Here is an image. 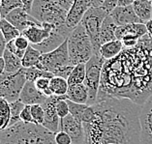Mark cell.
Instances as JSON below:
<instances>
[{"label":"cell","instance_id":"obj_26","mask_svg":"<svg viewBox=\"0 0 152 144\" xmlns=\"http://www.w3.org/2000/svg\"><path fill=\"white\" fill-rule=\"evenodd\" d=\"M3 59L5 61V73H16L23 68L21 64V59L14 53L10 52L8 49L5 50Z\"/></svg>","mask_w":152,"mask_h":144},{"label":"cell","instance_id":"obj_22","mask_svg":"<svg viewBox=\"0 0 152 144\" xmlns=\"http://www.w3.org/2000/svg\"><path fill=\"white\" fill-rule=\"evenodd\" d=\"M124 49L123 44L119 40H113L110 42H107L101 46L100 47V55L105 59L106 61L110 59L115 58L117 55L121 53V51Z\"/></svg>","mask_w":152,"mask_h":144},{"label":"cell","instance_id":"obj_25","mask_svg":"<svg viewBox=\"0 0 152 144\" xmlns=\"http://www.w3.org/2000/svg\"><path fill=\"white\" fill-rule=\"evenodd\" d=\"M41 55H42V53L30 45L28 47V49H26V51H25L24 56L21 59L23 67L25 69L37 67V65L39 64Z\"/></svg>","mask_w":152,"mask_h":144},{"label":"cell","instance_id":"obj_34","mask_svg":"<svg viewBox=\"0 0 152 144\" xmlns=\"http://www.w3.org/2000/svg\"><path fill=\"white\" fill-rule=\"evenodd\" d=\"M68 105H69V110L70 114L73 115L75 118H77V120L81 121L83 119V112L85 111V109L87 108V105H83V104H77V103L71 102L70 100H67Z\"/></svg>","mask_w":152,"mask_h":144},{"label":"cell","instance_id":"obj_33","mask_svg":"<svg viewBox=\"0 0 152 144\" xmlns=\"http://www.w3.org/2000/svg\"><path fill=\"white\" fill-rule=\"evenodd\" d=\"M18 8H23L21 0H2L0 5V13L2 15V17L5 18L9 13Z\"/></svg>","mask_w":152,"mask_h":144},{"label":"cell","instance_id":"obj_29","mask_svg":"<svg viewBox=\"0 0 152 144\" xmlns=\"http://www.w3.org/2000/svg\"><path fill=\"white\" fill-rule=\"evenodd\" d=\"M85 75H86V70H85V64H77L74 67L71 75L68 77V84L70 85H75V84H81L85 80Z\"/></svg>","mask_w":152,"mask_h":144},{"label":"cell","instance_id":"obj_5","mask_svg":"<svg viewBox=\"0 0 152 144\" xmlns=\"http://www.w3.org/2000/svg\"><path fill=\"white\" fill-rule=\"evenodd\" d=\"M67 42L70 65L86 64L94 54L91 40L81 24L73 29Z\"/></svg>","mask_w":152,"mask_h":144},{"label":"cell","instance_id":"obj_52","mask_svg":"<svg viewBox=\"0 0 152 144\" xmlns=\"http://www.w3.org/2000/svg\"><path fill=\"white\" fill-rule=\"evenodd\" d=\"M149 1H151V2H152V0H149Z\"/></svg>","mask_w":152,"mask_h":144},{"label":"cell","instance_id":"obj_43","mask_svg":"<svg viewBox=\"0 0 152 144\" xmlns=\"http://www.w3.org/2000/svg\"><path fill=\"white\" fill-rule=\"evenodd\" d=\"M6 47H7V42L4 38V36L1 32H0V57H3L4 52L6 50Z\"/></svg>","mask_w":152,"mask_h":144},{"label":"cell","instance_id":"obj_30","mask_svg":"<svg viewBox=\"0 0 152 144\" xmlns=\"http://www.w3.org/2000/svg\"><path fill=\"white\" fill-rule=\"evenodd\" d=\"M11 112L9 103L0 98V132L5 131L10 125Z\"/></svg>","mask_w":152,"mask_h":144},{"label":"cell","instance_id":"obj_6","mask_svg":"<svg viewBox=\"0 0 152 144\" xmlns=\"http://www.w3.org/2000/svg\"><path fill=\"white\" fill-rule=\"evenodd\" d=\"M106 60L100 54L94 53L89 61L85 64V70H86V75H85L84 84L87 87L89 98H88L87 105H93L97 103L98 92L100 88L102 79V72L103 67Z\"/></svg>","mask_w":152,"mask_h":144},{"label":"cell","instance_id":"obj_38","mask_svg":"<svg viewBox=\"0 0 152 144\" xmlns=\"http://www.w3.org/2000/svg\"><path fill=\"white\" fill-rule=\"evenodd\" d=\"M74 67H75V66H72V65L64 66V67L57 69L56 71L53 73V75L54 76H59V77H63V79H68V77L71 75Z\"/></svg>","mask_w":152,"mask_h":144},{"label":"cell","instance_id":"obj_23","mask_svg":"<svg viewBox=\"0 0 152 144\" xmlns=\"http://www.w3.org/2000/svg\"><path fill=\"white\" fill-rule=\"evenodd\" d=\"M132 6L142 23L145 24L152 18V2L149 0H136Z\"/></svg>","mask_w":152,"mask_h":144},{"label":"cell","instance_id":"obj_11","mask_svg":"<svg viewBox=\"0 0 152 144\" xmlns=\"http://www.w3.org/2000/svg\"><path fill=\"white\" fill-rule=\"evenodd\" d=\"M140 144H152V95L140 105Z\"/></svg>","mask_w":152,"mask_h":144},{"label":"cell","instance_id":"obj_46","mask_svg":"<svg viewBox=\"0 0 152 144\" xmlns=\"http://www.w3.org/2000/svg\"><path fill=\"white\" fill-rule=\"evenodd\" d=\"M145 26L147 30V35L149 36L150 38H152V18L145 23Z\"/></svg>","mask_w":152,"mask_h":144},{"label":"cell","instance_id":"obj_24","mask_svg":"<svg viewBox=\"0 0 152 144\" xmlns=\"http://www.w3.org/2000/svg\"><path fill=\"white\" fill-rule=\"evenodd\" d=\"M29 46H30V43L28 42V40L24 36L20 35L17 39L7 43L6 49H8L10 52L17 55L18 58L23 59L25 54V51H26Z\"/></svg>","mask_w":152,"mask_h":144},{"label":"cell","instance_id":"obj_16","mask_svg":"<svg viewBox=\"0 0 152 144\" xmlns=\"http://www.w3.org/2000/svg\"><path fill=\"white\" fill-rule=\"evenodd\" d=\"M147 34L144 23H131L117 26L115 36L119 41L123 40H140Z\"/></svg>","mask_w":152,"mask_h":144},{"label":"cell","instance_id":"obj_19","mask_svg":"<svg viewBox=\"0 0 152 144\" xmlns=\"http://www.w3.org/2000/svg\"><path fill=\"white\" fill-rule=\"evenodd\" d=\"M68 38H66L64 35H62L61 33H59L56 31V29L53 30L50 33V37L48 39H46L43 43L39 44V45L32 46L34 49L37 50H39L41 53H48L50 51L54 50L55 49H57L58 47H60L63 43L65 42Z\"/></svg>","mask_w":152,"mask_h":144},{"label":"cell","instance_id":"obj_2","mask_svg":"<svg viewBox=\"0 0 152 144\" xmlns=\"http://www.w3.org/2000/svg\"><path fill=\"white\" fill-rule=\"evenodd\" d=\"M93 108V119L83 123L84 144H140V105L126 98L107 97Z\"/></svg>","mask_w":152,"mask_h":144},{"label":"cell","instance_id":"obj_21","mask_svg":"<svg viewBox=\"0 0 152 144\" xmlns=\"http://www.w3.org/2000/svg\"><path fill=\"white\" fill-rule=\"evenodd\" d=\"M66 96H67V100H70L71 102L77 103V104L87 105L89 93H88V89L85 86V84L81 83L70 85Z\"/></svg>","mask_w":152,"mask_h":144},{"label":"cell","instance_id":"obj_37","mask_svg":"<svg viewBox=\"0 0 152 144\" xmlns=\"http://www.w3.org/2000/svg\"><path fill=\"white\" fill-rule=\"evenodd\" d=\"M56 112L58 114V116L60 119L65 118L66 116H68L70 114L69 110V105L67 103V99H62L60 101L57 102L56 104Z\"/></svg>","mask_w":152,"mask_h":144},{"label":"cell","instance_id":"obj_31","mask_svg":"<svg viewBox=\"0 0 152 144\" xmlns=\"http://www.w3.org/2000/svg\"><path fill=\"white\" fill-rule=\"evenodd\" d=\"M10 112H11V120H10V125L9 127L14 126V125L18 124V122H20V113L23 111V109L24 108L25 105L23 104L20 100H18L16 102L10 103ZM8 127V128H9Z\"/></svg>","mask_w":152,"mask_h":144},{"label":"cell","instance_id":"obj_45","mask_svg":"<svg viewBox=\"0 0 152 144\" xmlns=\"http://www.w3.org/2000/svg\"><path fill=\"white\" fill-rule=\"evenodd\" d=\"M135 1L136 0H118L117 6H131Z\"/></svg>","mask_w":152,"mask_h":144},{"label":"cell","instance_id":"obj_10","mask_svg":"<svg viewBox=\"0 0 152 144\" xmlns=\"http://www.w3.org/2000/svg\"><path fill=\"white\" fill-rule=\"evenodd\" d=\"M62 99H67V96H50L48 97L47 101L42 105L45 111V119H44L43 127H45L53 134L59 132L60 126V118L56 112V104Z\"/></svg>","mask_w":152,"mask_h":144},{"label":"cell","instance_id":"obj_27","mask_svg":"<svg viewBox=\"0 0 152 144\" xmlns=\"http://www.w3.org/2000/svg\"><path fill=\"white\" fill-rule=\"evenodd\" d=\"M50 88L53 95L55 96H66L69 89V84L67 79L59 76H53L50 79Z\"/></svg>","mask_w":152,"mask_h":144},{"label":"cell","instance_id":"obj_13","mask_svg":"<svg viewBox=\"0 0 152 144\" xmlns=\"http://www.w3.org/2000/svg\"><path fill=\"white\" fill-rule=\"evenodd\" d=\"M59 131L68 134L72 138L73 144H84L85 132L83 122L77 120L71 114L60 119Z\"/></svg>","mask_w":152,"mask_h":144},{"label":"cell","instance_id":"obj_42","mask_svg":"<svg viewBox=\"0 0 152 144\" xmlns=\"http://www.w3.org/2000/svg\"><path fill=\"white\" fill-rule=\"evenodd\" d=\"M54 1L56 2L61 8H63L68 12V11L71 9L72 5L74 4V2H75V0H54Z\"/></svg>","mask_w":152,"mask_h":144},{"label":"cell","instance_id":"obj_39","mask_svg":"<svg viewBox=\"0 0 152 144\" xmlns=\"http://www.w3.org/2000/svg\"><path fill=\"white\" fill-rule=\"evenodd\" d=\"M55 142L56 144H73L72 138L65 132L59 131L55 134Z\"/></svg>","mask_w":152,"mask_h":144},{"label":"cell","instance_id":"obj_17","mask_svg":"<svg viewBox=\"0 0 152 144\" xmlns=\"http://www.w3.org/2000/svg\"><path fill=\"white\" fill-rule=\"evenodd\" d=\"M47 99L48 97L37 89L34 82L26 81L18 100L25 105H43L47 101Z\"/></svg>","mask_w":152,"mask_h":144},{"label":"cell","instance_id":"obj_47","mask_svg":"<svg viewBox=\"0 0 152 144\" xmlns=\"http://www.w3.org/2000/svg\"><path fill=\"white\" fill-rule=\"evenodd\" d=\"M5 73V61L3 57H0V76Z\"/></svg>","mask_w":152,"mask_h":144},{"label":"cell","instance_id":"obj_9","mask_svg":"<svg viewBox=\"0 0 152 144\" xmlns=\"http://www.w3.org/2000/svg\"><path fill=\"white\" fill-rule=\"evenodd\" d=\"M68 65H70V60L68 52V42L66 40L57 49L50 51V52L41 55L39 64L37 65L36 68L53 73L57 69Z\"/></svg>","mask_w":152,"mask_h":144},{"label":"cell","instance_id":"obj_4","mask_svg":"<svg viewBox=\"0 0 152 144\" xmlns=\"http://www.w3.org/2000/svg\"><path fill=\"white\" fill-rule=\"evenodd\" d=\"M67 14V11L61 8L54 0H34L30 15L40 23L53 24L56 31L68 38L73 29L66 24Z\"/></svg>","mask_w":152,"mask_h":144},{"label":"cell","instance_id":"obj_50","mask_svg":"<svg viewBox=\"0 0 152 144\" xmlns=\"http://www.w3.org/2000/svg\"><path fill=\"white\" fill-rule=\"evenodd\" d=\"M1 1H2V0H0V5H1Z\"/></svg>","mask_w":152,"mask_h":144},{"label":"cell","instance_id":"obj_48","mask_svg":"<svg viewBox=\"0 0 152 144\" xmlns=\"http://www.w3.org/2000/svg\"><path fill=\"white\" fill-rule=\"evenodd\" d=\"M90 1H91V4L93 7H102L105 0H90Z\"/></svg>","mask_w":152,"mask_h":144},{"label":"cell","instance_id":"obj_32","mask_svg":"<svg viewBox=\"0 0 152 144\" xmlns=\"http://www.w3.org/2000/svg\"><path fill=\"white\" fill-rule=\"evenodd\" d=\"M25 76H26L27 81H32V82H34L36 79H40V77H49V79H53L54 76L53 73L47 72V71H43V70H40L36 67L25 69Z\"/></svg>","mask_w":152,"mask_h":144},{"label":"cell","instance_id":"obj_41","mask_svg":"<svg viewBox=\"0 0 152 144\" xmlns=\"http://www.w3.org/2000/svg\"><path fill=\"white\" fill-rule=\"evenodd\" d=\"M118 0H105L102 5V8L107 11V13H110L117 7Z\"/></svg>","mask_w":152,"mask_h":144},{"label":"cell","instance_id":"obj_3","mask_svg":"<svg viewBox=\"0 0 152 144\" xmlns=\"http://www.w3.org/2000/svg\"><path fill=\"white\" fill-rule=\"evenodd\" d=\"M0 144H56V142L55 134L42 125L20 121L0 132Z\"/></svg>","mask_w":152,"mask_h":144},{"label":"cell","instance_id":"obj_7","mask_svg":"<svg viewBox=\"0 0 152 144\" xmlns=\"http://www.w3.org/2000/svg\"><path fill=\"white\" fill-rule=\"evenodd\" d=\"M26 81L25 68L16 73H4L0 76V98L9 104L18 101Z\"/></svg>","mask_w":152,"mask_h":144},{"label":"cell","instance_id":"obj_40","mask_svg":"<svg viewBox=\"0 0 152 144\" xmlns=\"http://www.w3.org/2000/svg\"><path fill=\"white\" fill-rule=\"evenodd\" d=\"M20 121L23 123H33V118L31 114V105H25L20 113Z\"/></svg>","mask_w":152,"mask_h":144},{"label":"cell","instance_id":"obj_49","mask_svg":"<svg viewBox=\"0 0 152 144\" xmlns=\"http://www.w3.org/2000/svg\"><path fill=\"white\" fill-rule=\"evenodd\" d=\"M2 18H3V17H2V15H1V13H0V21H1Z\"/></svg>","mask_w":152,"mask_h":144},{"label":"cell","instance_id":"obj_15","mask_svg":"<svg viewBox=\"0 0 152 144\" xmlns=\"http://www.w3.org/2000/svg\"><path fill=\"white\" fill-rule=\"evenodd\" d=\"M114 23L117 26L131 23H142V21L136 15L133 6H117L110 13Z\"/></svg>","mask_w":152,"mask_h":144},{"label":"cell","instance_id":"obj_12","mask_svg":"<svg viewBox=\"0 0 152 144\" xmlns=\"http://www.w3.org/2000/svg\"><path fill=\"white\" fill-rule=\"evenodd\" d=\"M55 29L56 27L53 24L36 21L21 32V35L28 40L31 46H35L43 43L46 39L49 38L50 33Z\"/></svg>","mask_w":152,"mask_h":144},{"label":"cell","instance_id":"obj_1","mask_svg":"<svg viewBox=\"0 0 152 144\" xmlns=\"http://www.w3.org/2000/svg\"><path fill=\"white\" fill-rule=\"evenodd\" d=\"M152 95V38L147 34L138 45L124 49L105 62L97 102L107 97L126 98L142 105Z\"/></svg>","mask_w":152,"mask_h":144},{"label":"cell","instance_id":"obj_44","mask_svg":"<svg viewBox=\"0 0 152 144\" xmlns=\"http://www.w3.org/2000/svg\"><path fill=\"white\" fill-rule=\"evenodd\" d=\"M23 5V9L26 11V12L30 15L31 14V10H32V6L33 3H34V0H21Z\"/></svg>","mask_w":152,"mask_h":144},{"label":"cell","instance_id":"obj_35","mask_svg":"<svg viewBox=\"0 0 152 144\" xmlns=\"http://www.w3.org/2000/svg\"><path fill=\"white\" fill-rule=\"evenodd\" d=\"M50 79L49 77H40V79H36L34 81V84L36 88L38 89L40 92L46 96V97H50V96H53V92H51L50 88Z\"/></svg>","mask_w":152,"mask_h":144},{"label":"cell","instance_id":"obj_18","mask_svg":"<svg viewBox=\"0 0 152 144\" xmlns=\"http://www.w3.org/2000/svg\"><path fill=\"white\" fill-rule=\"evenodd\" d=\"M5 18L20 32L25 30L32 23L38 21L31 15H29L23 8H18L12 11V12L7 15Z\"/></svg>","mask_w":152,"mask_h":144},{"label":"cell","instance_id":"obj_14","mask_svg":"<svg viewBox=\"0 0 152 144\" xmlns=\"http://www.w3.org/2000/svg\"><path fill=\"white\" fill-rule=\"evenodd\" d=\"M91 7L90 0H75L71 9L68 11L67 17H66V24L71 29L76 28L80 23L85 13L89 10Z\"/></svg>","mask_w":152,"mask_h":144},{"label":"cell","instance_id":"obj_28","mask_svg":"<svg viewBox=\"0 0 152 144\" xmlns=\"http://www.w3.org/2000/svg\"><path fill=\"white\" fill-rule=\"evenodd\" d=\"M0 32L4 36L7 43L17 39L18 36L21 35V32L18 30L13 24H11L6 18H2L0 21Z\"/></svg>","mask_w":152,"mask_h":144},{"label":"cell","instance_id":"obj_20","mask_svg":"<svg viewBox=\"0 0 152 144\" xmlns=\"http://www.w3.org/2000/svg\"><path fill=\"white\" fill-rule=\"evenodd\" d=\"M116 28L117 25L114 23L113 20L109 14L105 18V20L103 21L101 30H100V36H99L100 46H102L107 42H110V41L116 40V36H115Z\"/></svg>","mask_w":152,"mask_h":144},{"label":"cell","instance_id":"obj_51","mask_svg":"<svg viewBox=\"0 0 152 144\" xmlns=\"http://www.w3.org/2000/svg\"><path fill=\"white\" fill-rule=\"evenodd\" d=\"M110 144H114V143H110Z\"/></svg>","mask_w":152,"mask_h":144},{"label":"cell","instance_id":"obj_8","mask_svg":"<svg viewBox=\"0 0 152 144\" xmlns=\"http://www.w3.org/2000/svg\"><path fill=\"white\" fill-rule=\"evenodd\" d=\"M107 15L109 13H107V11L104 10L102 7H91L85 13L80 23L90 38L94 53L96 54H100L99 51L101 47L99 44L100 30H101L103 21L105 20Z\"/></svg>","mask_w":152,"mask_h":144},{"label":"cell","instance_id":"obj_36","mask_svg":"<svg viewBox=\"0 0 152 144\" xmlns=\"http://www.w3.org/2000/svg\"><path fill=\"white\" fill-rule=\"evenodd\" d=\"M31 114L33 118V123L43 126L44 119H45V111H44L42 105H31Z\"/></svg>","mask_w":152,"mask_h":144}]
</instances>
